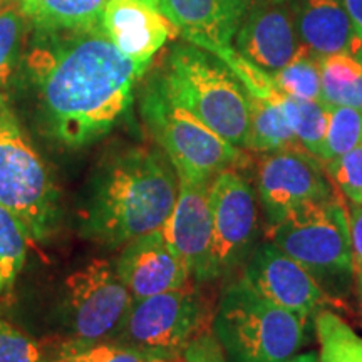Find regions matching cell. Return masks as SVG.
Listing matches in <instances>:
<instances>
[{"label": "cell", "instance_id": "cell-1", "mask_svg": "<svg viewBox=\"0 0 362 362\" xmlns=\"http://www.w3.org/2000/svg\"><path fill=\"white\" fill-rule=\"evenodd\" d=\"M25 66L49 133L69 148L110 133L146 72L121 54L101 25L37 33Z\"/></svg>", "mask_w": 362, "mask_h": 362}, {"label": "cell", "instance_id": "cell-2", "mask_svg": "<svg viewBox=\"0 0 362 362\" xmlns=\"http://www.w3.org/2000/svg\"><path fill=\"white\" fill-rule=\"evenodd\" d=\"M178 198V175L168 156L134 148L112 158L96 175L81 232L110 248L158 232Z\"/></svg>", "mask_w": 362, "mask_h": 362}, {"label": "cell", "instance_id": "cell-3", "mask_svg": "<svg viewBox=\"0 0 362 362\" xmlns=\"http://www.w3.org/2000/svg\"><path fill=\"white\" fill-rule=\"evenodd\" d=\"M156 79L171 101L233 146L248 149V93L218 56L189 42L178 44L170 51Z\"/></svg>", "mask_w": 362, "mask_h": 362}, {"label": "cell", "instance_id": "cell-4", "mask_svg": "<svg viewBox=\"0 0 362 362\" xmlns=\"http://www.w3.org/2000/svg\"><path fill=\"white\" fill-rule=\"evenodd\" d=\"M305 324L240 279L221 293L214 332L228 362H288L304 346Z\"/></svg>", "mask_w": 362, "mask_h": 362}, {"label": "cell", "instance_id": "cell-5", "mask_svg": "<svg viewBox=\"0 0 362 362\" xmlns=\"http://www.w3.org/2000/svg\"><path fill=\"white\" fill-rule=\"evenodd\" d=\"M0 203L19 216L35 242L47 240L59 223L56 180L4 94H0Z\"/></svg>", "mask_w": 362, "mask_h": 362}, {"label": "cell", "instance_id": "cell-6", "mask_svg": "<svg viewBox=\"0 0 362 362\" xmlns=\"http://www.w3.org/2000/svg\"><path fill=\"white\" fill-rule=\"evenodd\" d=\"M141 115L148 129L178 175V178L211 180L226 168H245L250 156L178 106L153 79L141 99Z\"/></svg>", "mask_w": 362, "mask_h": 362}, {"label": "cell", "instance_id": "cell-7", "mask_svg": "<svg viewBox=\"0 0 362 362\" xmlns=\"http://www.w3.org/2000/svg\"><path fill=\"white\" fill-rule=\"evenodd\" d=\"M269 240L317 279L352 275L349 215L337 193L293 206L267 226Z\"/></svg>", "mask_w": 362, "mask_h": 362}, {"label": "cell", "instance_id": "cell-8", "mask_svg": "<svg viewBox=\"0 0 362 362\" xmlns=\"http://www.w3.org/2000/svg\"><path fill=\"white\" fill-rule=\"evenodd\" d=\"M74 341L90 347L123 332L134 298L117 270L106 260H94L66 280Z\"/></svg>", "mask_w": 362, "mask_h": 362}, {"label": "cell", "instance_id": "cell-9", "mask_svg": "<svg viewBox=\"0 0 362 362\" xmlns=\"http://www.w3.org/2000/svg\"><path fill=\"white\" fill-rule=\"evenodd\" d=\"M214 221L211 280L225 277L253 252L259 228L255 189L238 168H226L210 181Z\"/></svg>", "mask_w": 362, "mask_h": 362}, {"label": "cell", "instance_id": "cell-10", "mask_svg": "<svg viewBox=\"0 0 362 362\" xmlns=\"http://www.w3.org/2000/svg\"><path fill=\"white\" fill-rule=\"evenodd\" d=\"M203 302L192 285L133 302L123 336L124 344L143 351L178 354L203 330Z\"/></svg>", "mask_w": 362, "mask_h": 362}, {"label": "cell", "instance_id": "cell-11", "mask_svg": "<svg viewBox=\"0 0 362 362\" xmlns=\"http://www.w3.org/2000/svg\"><path fill=\"white\" fill-rule=\"evenodd\" d=\"M257 192L267 226L275 225L293 206L334 193L324 163L304 148L265 153L259 161Z\"/></svg>", "mask_w": 362, "mask_h": 362}, {"label": "cell", "instance_id": "cell-12", "mask_svg": "<svg viewBox=\"0 0 362 362\" xmlns=\"http://www.w3.org/2000/svg\"><path fill=\"white\" fill-rule=\"evenodd\" d=\"M242 279L259 296L304 320L324 305L325 293L314 275L270 240L253 248Z\"/></svg>", "mask_w": 362, "mask_h": 362}, {"label": "cell", "instance_id": "cell-13", "mask_svg": "<svg viewBox=\"0 0 362 362\" xmlns=\"http://www.w3.org/2000/svg\"><path fill=\"white\" fill-rule=\"evenodd\" d=\"M210 181L178 178V198L161 228L197 282L211 280L214 221L210 208Z\"/></svg>", "mask_w": 362, "mask_h": 362}, {"label": "cell", "instance_id": "cell-14", "mask_svg": "<svg viewBox=\"0 0 362 362\" xmlns=\"http://www.w3.org/2000/svg\"><path fill=\"white\" fill-rule=\"evenodd\" d=\"M235 51L269 74L310 54L298 37L291 7L280 0H253L235 35Z\"/></svg>", "mask_w": 362, "mask_h": 362}, {"label": "cell", "instance_id": "cell-15", "mask_svg": "<svg viewBox=\"0 0 362 362\" xmlns=\"http://www.w3.org/2000/svg\"><path fill=\"white\" fill-rule=\"evenodd\" d=\"M253 0H155V7L187 42L218 56L235 35Z\"/></svg>", "mask_w": 362, "mask_h": 362}, {"label": "cell", "instance_id": "cell-16", "mask_svg": "<svg viewBox=\"0 0 362 362\" xmlns=\"http://www.w3.org/2000/svg\"><path fill=\"white\" fill-rule=\"evenodd\" d=\"M101 27L121 54L144 69L163 45L178 35L176 27L146 0H107Z\"/></svg>", "mask_w": 362, "mask_h": 362}, {"label": "cell", "instance_id": "cell-17", "mask_svg": "<svg viewBox=\"0 0 362 362\" xmlns=\"http://www.w3.org/2000/svg\"><path fill=\"white\" fill-rule=\"evenodd\" d=\"M116 270L134 300L173 291L189 279L183 260L161 230L126 243Z\"/></svg>", "mask_w": 362, "mask_h": 362}, {"label": "cell", "instance_id": "cell-18", "mask_svg": "<svg viewBox=\"0 0 362 362\" xmlns=\"http://www.w3.org/2000/svg\"><path fill=\"white\" fill-rule=\"evenodd\" d=\"M287 4L298 37L310 56L324 59L341 52L359 54L362 37L342 0H287Z\"/></svg>", "mask_w": 362, "mask_h": 362}, {"label": "cell", "instance_id": "cell-19", "mask_svg": "<svg viewBox=\"0 0 362 362\" xmlns=\"http://www.w3.org/2000/svg\"><path fill=\"white\" fill-rule=\"evenodd\" d=\"M107 0H17L22 16L37 33L81 30L101 25Z\"/></svg>", "mask_w": 362, "mask_h": 362}, {"label": "cell", "instance_id": "cell-20", "mask_svg": "<svg viewBox=\"0 0 362 362\" xmlns=\"http://www.w3.org/2000/svg\"><path fill=\"white\" fill-rule=\"evenodd\" d=\"M320 99L327 106L362 111V61L352 54L320 59Z\"/></svg>", "mask_w": 362, "mask_h": 362}, {"label": "cell", "instance_id": "cell-21", "mask_svg": "<svg viewBox=\"0 0 362 362\" xmlns=\"http://www.w3.org/2000/svg\"><path fill=\"white\" fill-rule=\"evenodd\" d=\"M269 99H275L282 107L285 117L298 144L322 161L325 148V134H327L329 110L324 101H310L287 96L277 89Z\"/></svg>", "mask_w": 362, "mask_h": 362}, {"label": "cell", "instance_id": "cell-22", "mask_svg": "<svg viewBox=\"0 0 362 362\" xmlns=\"http://www.w3.org/2000/svg\"><path fill=\"white\" fill-rule=\"evenodd\" d=\"M248 103H250L248 151L265 155V153L280 151V149L302 148L282 107L275 99H262L248 94Z\"/></svg>", "mask_w": 362, "mask_h": 362}, {"label": "cell", "instance_id": "cell-23", "mask_svg": "<svg viewBox=\"0 0 362 362\" xmlns=\"http://www.w3.org/2000/svg\"><path fill=\"white\" fill-rule=\"evenodd\" d=\"M314 325L319 362H362V337L336 312L317 310Z\"/></svg>", "mask_w": 362, "mask_h": 362}, {"label": "cell", "instance_id": "cell-24", "mask_svg": "<svg viewBox=\"0 0 362 362\" xmlns=\"http://www.w3.org/2000/svg\"><path fill=\"white\" fill-rule=\"evenodd\" d=\"M29 238L19 216L0 203V274L6 287H11L16 282L24 267Z\"/></svg>", "mask_w": 362, "mask_h": 362}, {"label": "cell", "instance_id": "cell-25", "mask_svg": "<svg viewBox=\"0 0 362 362\" xmlns=\"http://www.w3.org/2000/svg\"><path fill=\"white\" fill-rule=\"evenodd\" d=\"M275 88L287 96L310 101L320 99V59L310 54L292 61L272 74Z\"/></svg>", "mask_w": 362, "mask_h": 362}, {"label": "cell", "instance_id": "cell-26", "mask_svg": "<svg viewBox=\"0 0 362 362\" xmlns=\"http://www.w3.org/2000/svg\"><path fill=\"white\" fill-rule=\"evenodd\" d=\"M327 110L329 123L322 163L346 155L362 143V111L346 106H327Z\"/></svg>", "mask_w": 362, "mask_h": 362}, {"label": "cell", "instance_id": "cell-27", "mask_svg": "<svg viewBox=\"0 0 362 362\" xmlns=\"http://www.w3.org/2000/svg\"><path fill=\"white\" fill-rule=\"evenodd\" d=\"M329 180L351 203H362V143L346 155L324 161Z\"/></svg>", "mask_w": 362, "mask_h": 362}, {"label": "cell", "instance_id": "cell-28", "mask_svg": "<svg viewBox=\"0 0 362 362\" xmlns=\"http://www.w3.org/2000/svg\"><path fill=\"white\" fill-rule=\"evenodd\" d=\"M24 16L19 6L0 11V89L11 79L13 66L19 57Z\"/></svg>", "mask_w": 362, "mask_h": 362}, {"label": "cell", "instance_id": "cell-29", "mask_svg": "<svg viewBox=\"0 0 362 362\" xmlns=\"http://www.w3.org/2000/svg\"><path fill=\"white\" fill-rule=\"evenodd\" d=\"M0 362H49L34 339L0 319Z\"/></svg>", "mask_w": 362, "mask_h": 362}, {"label": "cell", "instance_id": "cell-30", "mask_svg": "<svg viewBox=\"0 0 362 362\" xmlns=\"http://www.w3.org/2000/svg\"><path fill=\"white\" fill-rule=\"evenodd\" d=\"M178 362H228L215 332L203 329L178 352Z\"/></svg>", "mask_w": 362, "mask_h": 362}, {"label": "cell", "instance_id": "cell-31", "mask_svg": "<svg viewBox=\"0 0 362 362\" xmlns=\"http://www.w3.org/2000/svg\"><path fill=\"white\" fill-rule=\"evenodd\" d=\"M93 362H146V351L124 342L94 344Z\"/></svg>", "mask_w": 362, "mask_h": 362}, {"label": "cell", "instance_id": "cell-32", "mask_svg": "<svg viewBox=\"0 0 362 362\" xmlns=\"http://www.w3.org/2000/svg\"><path fill=\"white\" fill-rule=\"evenodd\" d=\"M347 215H349L352 275L357 279L362 275V203H351Z\"/></svg>", "mask_w": 362, "mask_h": 362}, {"label": "cell", "instance_id": "cell-33", "mask_svg": "<svg viewBox=\"0 0 362 362\" xmlns=\"http://www.w3.org/2000/svg\"><path fill=\"white\" fill-rule=\"evenodd\" d=\"M49 362H93V346L90 347H76L67 346L56 359Z\"/></svg>", "mask_w": 362, "mask_h": 362}, {"label": "cell", "instance_id": "cell-34", "mask_svg": "<svg viewBox=\"0 0 362 362\" xmlns=\"http://www.w3.org/2000/svg\"><path fill=\"white\" fill-rule=\"evenodd\" d=\"M342 4L349 13L357 34L362 37V0H342Z\"/></svg>", "mask_w": 362, "mask_h": 362}, {"label": "cell", "instance_id": "cell-35", "mask_svg": "<svg viewBox=\"0 0 362 362\" xmlns=\"http://www.w3.org/2000/svg\"><path fill=\"white\" fill-rule=\"evenodd\" d=\"M146 362H178V354L161 351H146Z\"/></svg>", "mask_w": 362, "mask_h": 362}, {"label": "cell", "instance_id": "cell-36", "mask_svg": "<svg viewBox=\"0 0 362 362\" xmlns=\"http://www.w3.org/2000/svg\"><path fill=\"white\" fill-rule=\"evenodd\" d=\"M288 362H319V357L315 352H304V354L293 356Z\"/></svg>", "mask_w": 362, "mask_h": 362}, {"label": "cell", "instance_id": "cell-37", "mask_svg": "<svg viewBox=\"0 0 362 362\" xmlns=\"http://www.w3.org/2000/svg\"><path fill=\"white\" fill-rule=\"evenodd\" d=\"M356 288H357V298H359V307H361V315H362V275L356 279Z\"/></svg>", "mask_w": 362, "mask_h": 362}, {"label": "cell", "instance_id": "cell-38", "mask_svg": "<svg viewBox=\"0 0 362 362\" xmlns=\"http://www.w3.org/2000/svg\"><path fill=\"white\" fill-rule=\"evenodd\" d=\"M4 287H6V284H4V279H2V274H0V292L4 291Z\"/></svg>", "mask_w": 362, "mask_h": 362}, {"label": "cell", "instance_id": "cell-39", "mask_svg": "<svg viewBox=\"0 0 362 362\" xmlns=\"http://www.w3.org/2000/svg\"><path fill=\"white\" fill-rule=\"evenodd\" d=\"M357 57H359V59H361V61H362V47H361V51H359V54H357Z\"/></svg>", "mask_w": 362, "mask_h": 362}, {"label": "cell", "instance_id": "cell-40", "mask_svg": "<svg viewBox=\"0 0 362 362\" xmlns=\"http://www.w3.org/2000/svg\"><path fill=\"white\" fill-rule=\"evenodd\" d=\"M148 4H151V6H155V0H146Z\"/></svg>", "mask_w": 362, "mask_h": 362}, {"label": "cell", "instance_id": "cell-41", "mask_svg": "<svg viewBox=\"0 0 362 362\" xmlns=\"http://www.w3.org/2000/svg\"><path fill=\"white\" fill-rule=\"evenodd\" d=\"M280 2H287V0H280Z\"/></svg>", "mask_w": 362, "mask_h": 362}]
</instances>
